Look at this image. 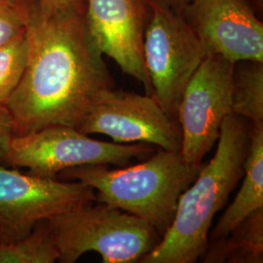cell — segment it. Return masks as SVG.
Listing matches in <instances>:
<instances>
[{
    "label": "cell",
    "instance_id": "1",
    "mask_svg": "<svg viewBox=\"0 0 263 263\" xmlns=\"http://www.w3.org/2000/svg\"><path fill=\"white\" fill-rule=\"evenodd\" d=\"M28 52L22 80L7 108L15 136L54 125L76 128L102 90L114 88L104 54L85 13L46 15L24 0Z\"/></svg>",
    "mask_w": 263,
    "mask_h": 263
},
{
    "label": "cell",
    "instance_id": "2",
    "mask_svg": "<svg viewBox=\"0 0 263 263\" xmlns=\"http://www.w3.org/2000/svg\"><path fill=\"white\" fill-rule=\"evenodd\" d=\"M251 123L229 114L221 125L216 154L180 195L174 220L141 263H194L205 254L216 214L244 176Z\"/></svg>",
    "mask_w": 263,
    "mask_h": 263
},
{
    "label": "cell",
    "instance_id": "3",
    "mask_svg": "<svg viewBox=\"0 0 263 263\" xmlns=\"http://www.w3.org/2000/svg\"><path fill=\"white\" fill-rule=\"evenodd\" d=\"M201 168L188 165L179 151L159 148L139 165L119 169L86 165L60 175L93 188L97 202L140 217L163 236L174 220L180 195Z\"/></svg>",
    "mask_w": 263,
    "mask_h": 263
},
{
    "label": "cell",
    "instance_id": "4",
    "mask_svg": "<svg viewBox=\"0 0 263 263\" xmlns=\"http://www.w3.org/2000/svg\"><path fill=\"white\" fill-rule=\"evenodd\" d=\"M49 221L61 263L76 262L91 252L104 263L140 262L162 238L145 220L97 201Z\"/></svg>",
    "mask_w": 263,
    "mask_h": 263
},
{
    "label": "cell",
    "instance_id": "5",
    "mask_svg": "<svg viewBox=\"0 0 263 263\" xmlns=\"http://www.w3.org/2000/svg\"><path fill=\"white\" fill-rule=\"evenodd\" d=\"M154 147L147 143H116L94 140L76 128L54 125L11 138L2 165L27 168L43 178L86 165L125 167L133 158H146Z\"/></svg>",
    "mask_w": 263,
    "mask_h": 263
},
{
    "label": "cell",
    "instance_id": "6",
    "mask_svg": "<svg viewBox=\"0 0 263 263\" xmlns=\"http://www.w3.org/2000/svg\"><path fill=\"white\" fill-rule=\"evenodd\" d=\"M148 8L143 58L152 96L177 119L183 92L207 52L180 14L154 4Z\"/></svg>",
    "mask_w": 263,
    "mask_h": 263
},
{
    "label": "cell",
    "instance_id": "7",
    "mask_svg": "<svg viewBox=\"0 0 263 263\" xmlns=\"http://www.w3.org/2000/svg\"><path fill=\"white\" fill-rule=\"evenodd\" d=\"M96 201V191L81 181H60L0 164V243L21 241L38 222Z\"/></svg>",
    "mask_w": 263,
    "mask_h": 263
},
{
    "label": "cell",
    "instance_id": "8",
    "mask_svg": "<svg viewBox=\"0 0 263 263\" xmlns=\"http://www.w3.org/2000/svg\"><path fill=\"white\" fill-rule=\"evenodd\" d=\"M235 65L209 55L183 92L177 115L181 132L179 152L192 167L203 166V158L216 144L222 123L231 114Z\"/></svg>",
    "mask_w": 263,
    "mask_h": 263
},
{
    "label": "cell",
    "instance_id": "9",
    "mask_svg": "<svg viewBox=\"0 0 263 263\" xmlns=\"http://www.w3.org/2000/svg\"><path fill=\"white\" fill-rule=\"evenodd\" d=\"M77 130L105 135L116 143H147L172 151L181 147L178 119L165 112L153 96L113 88L97 95Z\"/></svg>",
    "mask_w": 263,
    "mask_h": 263
},
{
    "label": "cell",
    "instance_id": "10",
    "mask_svg": "<svg viewBox=\"0 0 263 263\" xmlns=\"http://www.w3.org/2000/svg\"><path fill=\"white\" fill-rule=\"evenodd\" d=\"M209 55L263 63V23L245 0H192L180 13Z\"/></svg>",
    "mask_w": 263,
    "mask_h": 263
},
{
    "label": "cell",
    "instance_id": "11",
    "mask_svg": "<svg viewBox=\"0 0 263 263\" xmlns=\"http://www.w3.org/2000/svg\"><path fill=\"white\" fill-rule=\"evenodd\" d=\"M148 16L149 8L143 0H86L87 26L102 53L152 96L143 58Z\"/></svg>",
    "mask_w": 263,
    "mask_h": 263
},
{
    "label": "cell",
    "instance_id": "12",
    "mask_svg": "<svg viewBox=\"0 0 263 263\" xmlns=\"http://www.w3.org/2000/svg\"><path fill=\"white\" fill-rule=\"evenodd\" d=\"M243 181L235 199L212 232V240L222 238L245 218L263 208V124H251V138Z\"/></svg>",
    "mask_w": 263,
    "mask_h": 263
},
{
    "label": "cell",
    "instance_id": "13",
    "mask_svg": "<svg viewBox=\"0 0 263 263\" xmlns=\"http://www.w3.org/2000/svg\"><path fill=\"white\" fill-rule=\"evenodd\" d=\"M200 258L206 263H262L263 208L236 226L227 235L212 240Z\"/></svg>",
    "mask_w": 263,
    "mask_h": 263
},
{
    "label": "cell",
    "instance_id": "14",
    "mask_svg": "<svg viewBox=\"0 0 263 263\" xmlns=\"http://www.w3.org/2000/svg\"><path fill=\"white\" fill-rule=\"evenodd\" d=\"M231 114L253 125L263 124V63L236 64Z\"/></svg>",
    "mask_w": 263,
    "mask_h": 263
},
{
    "label": "cell",
    "instance_id": "15",
    "mask_svg": "<svg viewBox=\"0 0 263 263\" xmlns=\"http://www.w3.org/2000/svg\"><path fill=\"white\" fill-rule=\"evenodd\" d=\"M58 258L59 251L49 219L38 222L21 241L0 243V263H53Z\"/></svg>",
    "mask_w": 263,
    "mask_h": 263
},
{
    "label": "cell",
    "instance_id": "16",
    "mask_svg": "<svg viewBox=\"0 0 263 263\" xmlns=\"http://www.w3.org/2000/svg\"><path fill=\"white\" fill-rule=\"evenodd\" d=\"M26 31L0 46V105L7 106L20 84L28 61Z\"/></svg>",
    "mask_w": 263,
    "mask_h": 263
},
{
    "label": "cell",
    "instance_id": "17",
    "mask_svg": "<svg viewBox=\"0 0 263 263\" xmlns=\"http://www.w3.org/2000/svg\"><path fill=\"white\" fill-rule=\"evenodd\" d=\"M26 31L24 0L20 5L0 3V46Z\"/></svg>",
    "mask_w": 263,
    "mask_h": 263
},
{
    "label": "cell",
    "instance_id": "18",
    "mask_svg": "<svg viewBox=\"0 0 263 263\" xmlns=\"http://www.w3.org/2000/svg\"><path fill=\"white\" fill-rule=\"evenodd\" d=\"M38 8L46 15L86 12V0H36Z\"/></svg>",
    "mask_w": 263,
    "mask_h": 263
},
{
    "label": "cell",
    "instance_id": "19",
    "mask_svg": "<svg viewBox=\"0 0 263 263\" xmlns=\"http://www.w3.org/2000/svg\"><path fill=\"white\" fill-rule=\"evenodd\" d=\"M13 136L15 133L12 116L7 106L0 105V164H3L8 142Z\"/></svg>",
    "mask_w": 263,
    "mask_h": 263
},
{
    "label": "cell",
    "instance_id": "20",
    "mask_svg": "<svg viewBox=\"0 0 263 263\" xmlns=\"http://www.w3.org/2000/svg\"><path fill=\"white\" fill-rule=\"evenodd\" d=\"M143 1L147 4V6L154 4L163 8L173 10L174 12L180 14L182 10L184 9V7L192 0H143Z\"/></svg>",
    "mask_w": 263,
    "mask_h": 263
},
{
    "label": "cell",
    "instance_id": "21",
    "mask_svg": "<svg viewBox=\"0 0 263 263\" xmlns=\"http://www.w3.org/2000/svg\"><path fill=\"white\" fill-rule=\"evenodd\" d=\"M254 10L256 14H262L263 0H245Z\"/></svg>",
    "mask_w": 263,
    "mask_h": 263
},
{
    "label": "cell",
    "instance_id": "22",
    "mask_svg": "<svg viewBox=\"0 0 263 263\" xmlns=\"http://www.w3.org/2000/svg\"><path fill=\"white\" fill-rule=\"evenodd\" d=\"M23 0H0V3H8L14 5H20Z\"/></svg>",
    "mask_w": 263,
    "mask_h": 263
}]
</instances>
